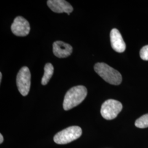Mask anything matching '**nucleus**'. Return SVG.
Instances as JSON below:
<instances>
[{"label": "nucleus", "instance_id": "obj_1", "mask_svg": "<svg viewBox=\"0 0 148 148\" xmlns=\"http://www.w3.org/2000/svg\"><path fill=\"white\" fill-rule=\"evenodd\" d=\"M87 95V90L84 86H77L72 87L66 92L64 97V109L69 110L79 105L86 98Z\"/></svg>", "mask_w": 148, "mask_h": 148}, {"label": "nucleus", "instance_id": "obj_2", "mask_svg": "<svg viewBox=\"0 0 148 148\" xmlns=\"http://www.w3.org/2000/svg\"><path fill=\"white\" fill-rule=\"evenodd\" d=\"M95 72L106 82L113 85L121 83L122 76L116 70L104 63H97L94 66Z\"/></svg>", "mask_w": 148, "mask_h": 148}, {"label": "nucleus", "instance_id": "obj_3", "mask_svg": "<svg viewBox=\"0 0 148 148\" xmlns=\"http://www.w3.org/2000/svg\"><path fill=\"white\" fill-rule=\"evenodd\" d=\"M82 133L81 127L77 126H70L57 133L53 139L54 142L58 144H66L80 137Z\"/></svg>", "mask_w": 148, "mask_h": 148}, {"label": "nucleus", "instance_id": "obj_4", "mask_svg": "<svg viewBox=\"0 0 148 148\" xmlns=\"http://www.w3.org/2000/svg\"><path fill=\"white\" fill-rule=\"evenodd\" d=\"M122 105L119 101L108 99L101 106V113L102 117L108 120L115 119L121 111Z\"/></svg>", "mask_w": 148, "mask_h": 148}, {"label": "nucleus", "instance_id": "obj_5", "mask_svg": "<svg viewBox=\"0 0 148 148\" xmlns=\"http://www.w3.org/2000/svg\"><path fill=\"white\" fill-rule=\"evenodd\" d=\"M16 85L21 95H28L31 86V74L29 68L24 66L19 70L16 76Z\"/></svg>", "mask_w": 148, "mask_h": 148}, {"label": "nucleus", "instance_id": "obj_6", "mask_svg": "<svg viewBox=\"0 0 148 148\" xmlns=\"http://www.w3.org/2000/svg\"><path fill=\"white\" fill-rule=\"evenodd\" d=\"M11 30L17 36H26L30 31L29 23L24 18L21 16H17L11 25Z\"/></svg>", "mask_w": 148, "mask_h": 148}, {"label": "nucleus", "instance_id": "obj_7", "mask_svg": "<svg viewBox=\"0 0 148 148\" xmlns=\"http://www.w3.org/2000/svg\"><path fill=\"white\" fill-rule=\"evenodd\" d=\"M47 3L48 7L55 13L64 12L69 15L73 11L72 5L65 0H48Z\"/></svg>", "mask_w": 148, "mask_h": 148}, {"label": "nucleus", "instance_id": "obj_8", "mask_svg": "<svg viewBox=\"0 0 148 148\" xmlns=\"http://www.w3.org/2000/svg\"><path fill=\"white\" fill-rule=\"evenodd\" d=\"M110 36L112 49L118 53L123 52L126 46L120 32L116 29H113L111 30Z\"/></svg>", "mask_w": 148, "mask_h": 148}, {"label": "nucleus", "instance_id": "obj_9", "mask_svg": "<svg viewBox=\"0 0 148 148\" xmlns=\"http://www.w3.org/2000/svg\"><path fill=\"white\" fill-rule=\"evenodd\" d=\"M53 52L54 54L58 58H66L73 52V47L68 43L57 41L53 43Z\"/></svg>", "mask_w": 148, "mask_h": 148}, {"label": "nucleus", "instance_id": "obj_10", "mask_svg": "<svg viewBox=\"0 0 148 148\" xmlns=\"http://www.w3.org/2000/svg\"><path fill=\"white\" fill-rule=\"evenodd\" d=\"M54 72V68L52 64L51 63L46 64L44 68V74L41 80L42 85H46L51 79Z\"/></svg>", "mask_w": 148, "mask_h": 148}, {"label": "nucleus", "instance_id": "obj_11", "mask_svg": "<svg viewBox=\"0 0 148 148\" xmlns=\"http://www.w3.org/2000/svg\"><path fill=\"white\" fill-rule=\"evenodd\" d=\"M135 126L139 128L148 127V114H145L138 119L135 122Z\"/></svg>", "mask_w": 148, "mask_h": 148}, {"label": "nucleus", "instance_id": "obj_12", "mask_svg": "<svg viewBox=\"0 0 148 148\" xmlns=\"http://www.w3.org/2000/svg\"><path fill=\"white\" fill-rule=\"evenodd\" d=\"M140 57L144 60H148V45L144 46L140 49Z\"/></svg>", "mask_w": 148, "mask_h": 148}, {"label": "nucleus", "instance_id": "obj_13", "mask_svg": "<svg viewBox=\"0 0 148 148\" xmlns=\"http://www.w3.org/2000/svg\"><path fill=\"white\" fill-rule=\"evenodd\" d=\"M3 142V137L2 134H0V144H2Z\"/></svg>", "mask_w": 148, "mask_h": 148}, {"label": "nucleus", "instance_id": "obj_14", "mask_svg": "<svg viewBox=\"0 0 148 148\" xmlns=\"http://www.w3.org/2000/svg\"><path fill=\"white\" fill-rule=\"evenodd\" d=\"M2 73H0V82L1 83V81H2Z\"/></svg>", "mask_w": 148, "mask_h": 148}]
</instances>
